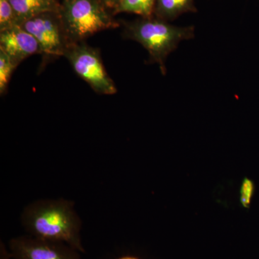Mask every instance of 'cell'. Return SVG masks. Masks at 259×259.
<instances>
[{
    "instance_id": "cell-4",
    "label": "cell",
    "mask_w": 259,
    "mask_h": 259,
    "mask_svg": "<svg viewBox=\"0 0 259 259\" xmlns=\"http://www.w3.org/2000/svg\"><path fill=\"white\" fill-rule=\"evenodd\" d=\"M76 74L91 87L95 93L113 95L117 93L113 80L107 74L100 52L84 41L69 44L64 53Z\"/></svg>"
},
{
    "instance_id": "cell-6",
    "label": "cell",
    "mask_w": 259,
    "mask_h": 259,
    "mask_svg": "<svg viewBox=\"0 0 259 259\" xmlns=\"http://www.w3.org/2000/svg\"><path fill=\"white\" fill-rule=\"evenodd\" d=\"M8 246L13 259H81V253L66 243L28 234L12 238Z\"/></svg>"
},
{
    "instance_id": "cell-12",
    "label": "cell",
    "mask_w": 259,
    "mask_h": 259,
    "mask_svg": "<svg viewBox=\"0 0 259 259\" xmlns=\"http://www.w3.org/2000/svg\"><path fill=\"white\" fill-rule=\"evenodd\" d=\"M17 24L18 20L10 0H0V31Z\"/></svg>"
},
{
    "instance_id": "cell-15",
    "label": "cell",
    "mask_w": 259,
    "mask_h": 259,
    "mask_svg": "<svg viewBox=\"0 0 259 259\" xmlns=\"http://www.w3.org/2000/svg\"><path fill=\"white\" fill-rule=\"evenodd\" d=\"M100 2L105 5L109 10L112 11L113 14L114 11L120 4V0H100Z\"/></svg>"
},
{
    "instance_id": "cell-7",
    "label": "cell",
    "mask_w": 259,
    "mask_h": 259,
    "mask_svg": "<svg viewBox=\"0 0 259 259\" xmlns=\"http://www.w3.org/2000/svg\"><path fill=\"white\" fill-rule=\"evenodd\" d=\"M0 50L8 54L17 66L30 56L41 54L36 39L19 24L0 31Z\"/></svg>"
},
{
    "instance_id": "cell-9",
    "label": "cell",
    "mask_w": 259,
    "mask_h": 259,
    "mask_svg": "<svg viewBox=\"0 0 259 259\" xmlns=\"http://www.w3.org/2000/svg\"><path fill=\"white\" fill-rule=\"evenodd\" d=\"M197 12L194 0H156L153 15L160 20L169 22L185 13Z\"/></svg>"
},
{
    "instance_id": "cell-2",
    "label": "cell",
    "mask_w": 259,
    "mask_h": 259,
    "mask_svg": "<svg viewBox=\"0 0 259 259\" xmlns=\"http://www.w3.org/2000/svg\"><path fill=\"white\" fill-rule=\"evenodd\" d=\"M123 36L139 42L148 51V63L157 64L161 74H166L167 57L183 40L194 37L193 25L179 27L156 17L124 22Z\"/></svg>"
},
{
    "instance_id": "cell-5",
    "label": "cell",
    "mask_w": 259,
    "mask_h": 259,
    "mask_svg": "<svg viewBox=\"0 0 259 259\" xmlns=\"http://www.w3.org/2000/svg\"><path fill=\"white\" fill-rule=\"evenodd\" d=\"M20 25L36 39L45 59L50 60L64 56L69 42L59 13L37 15Z\"/></svg>"
},
{
    "instance_id": "cell-11",
    "label": "cell",
    "mask_w": 259,
    "mask_h": 259,
    "mask_svg": "<svg viewBox=\"0 0 259 259\" xmlns=\"http://www.w3.org/2000/svg\"><path fill=\"white\" fill-rule=\"evenodd\" d=\"M18 66L8 54L0 50V94L4 95L8 91L12 75Z\"/></svg>"
},
{
    "instance_id": "cell-1",
    "label": "cell",
    "mask_w": 259,
    "mask_h": 259,
    "mask_svg": "<svg viewBox=\"0 0 259 259\" xmlns=\"http://www.w3.org/2000/svg\"><path fill=\"white\" fill-rule=\"evenodd\" d=\"M20 221L30 236L63 242L81 253H86L81 241V221L73 201L38 199L24 208Z\"/></svg>"
},
{
    "instance_id": "cell-10",
    "label": "cell",
    "mask_w": 259,
    "mask_h": 259,
    "mask_svg": "<svg viewBox=\"0 0 259 259\" xmlns=\"http://www.w3.org/2000/svg\"><path fill=\"white\" fill-rule=\"evenodd\" d=\"M156 0H120L113 15L119 13H133L141 18H151Z\"/></svg>"
},
{
    "instance_id": "cell-13",
    "label": "cell",
    "mask_w": 259,
    "mask_h": 259,
    "mask_svg": "<svg viewBox=\"0 0 259 259\" xmlns=\"http://www.w3.org/2000/svg\"><path fill=\"white\" fill-rule=\"evenodd\" d=\"M255 186L253 181L245 178L242 182L240 190V202L243 207L249 208L254 195Z\"/></svg>"
},
{
    "instance_id": "cell-16",
    "label": "cell",
    "mask_w": 259,
    "mask_h": 259,
    "mask_svg": "<svg viewBox=\"0 0 259 259\" xmlns=\"http://www.w3.org/2000/svg\"><path fill=\"white\" fill-rule=\"evenodd\" d=\"M117 259H140L138 257L133 256V255H125V256L120 257Z\"/></svg>"
},
{
    "instance_id": "cell-14",
    "label": "cell",
    "mask_w": 259,
    "mask_h": 259,
    "mask_svg": "<svg viewBox=\"0 0 259 259\" xmlns=\"http://www.w3.org/2000/svg\"><path fill=\"white\" fill-rule=\"evenodd\" d=\"M0 259H13L9 248H7L2 241L0 243Z\"/></svg>"
},
{
    "instance_id": "cell-8",
    "label": "cell",
    "mask_w": 259,
    "mask_h": 259,
    "mask_svg": "<svg viewBox=\"0 0 259 259\" xmlns=\"http://www.w3.org/2000/svg\"><path fill=\"white\" fill-rule=\"evenodd\" d=\"M18 24L48 13H59L61 3L59 0H10Z\"/></svg>"
},
{
    "instance_id": "cell-3",
    "label": "cell",
    "mask_w": 259,
    "mask_h": 259,
    "mask_svg": "<svg viewBox=\"0 0 259 259\" xmlns=\"http://www.w3.org/2000/svg\"><path fill=\"white\" fill-rule=\"evenodd\" d=\"M59 14L69 44L120 26L100 0H63Z\"/></svg>"
}]
</instances>
